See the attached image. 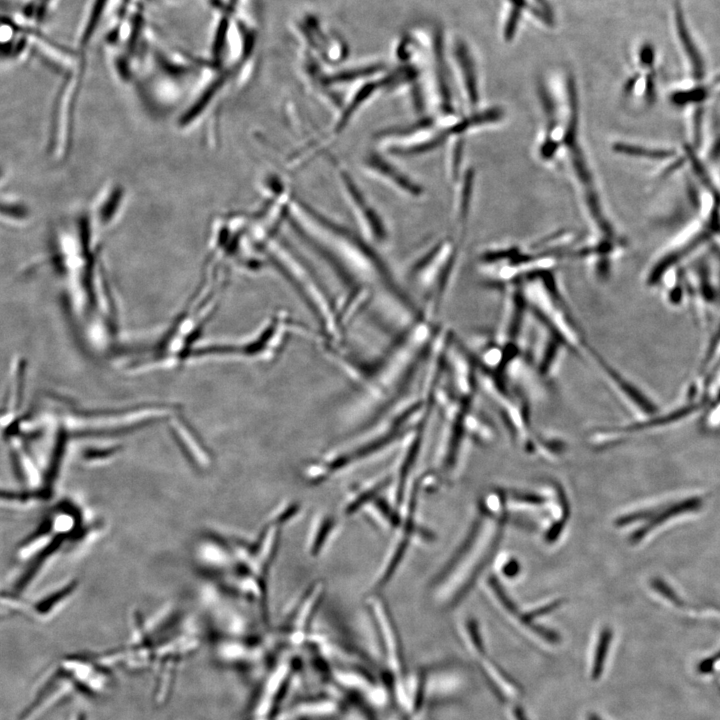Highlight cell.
Listing matches in <instances>:
<instances>
[{
  "label": "cell",
  "mask_w": 720,
  "mask_h": 720,
  "mask_svg": "<svg viewBox=\"0 0 720 720\" xmlns=\"http://www.w3.org/2000/svg\"><path fill=\"white\" fill-rule=\"evenodd\" d=\"M669 1V18L673 38L696 79L705 75V59L685 17L681 0Z\"/></svg>",
  "instance_id": "1"
},
{
  "label": "cell",
  "mask_w": 720,
  "mask_h": 720,
  "mask_svg": "<svg viewBox=\"0 0 720 720\" xmlns=\"http://www.w3.org/2000/svg\"><path fill=\"white\" fill-rule=\"evenodd\" d=\"M55 3L56 0H24L20 6L22 17L33 24L42 23Z\"/></svg>",
  "instance_id": "2"
},
{
  "label": "cell",
  "mask_w": 720,
  "mask_h": 720,
  "mask_svg": "<svg viewBox=\"0 0 720 720\" xmlns=\"http://www.w3.org/2000/svg\"><path fill=\"white\" fill-rule=\"evenodd\" d=\"M598 644L596 646L594 660H593V667L591 671V677L594 680H597L603 671L604 662L607 654V650L609 648L610 640H611V634L610 631L605 630L601 634V636L598 639Z\"/></svg>",
  "instance_id": "3"
},
{
  "label": "cell",
  "mask_w": 720,
  "mask_h": 720,
  "mask_svg": "<svg viewBox=\"0 0 720 720\" xmlns=\"http://www.w3.org/2000/svg\"><path fill=\"white\" fill-rule=\"evenodd\" d=\"M615 150H617L620 153L631 155V156H641V157H648V158H665L673 155V151L665 150V149H650L645 148L641 146L636 145H629V144H617L615 145Z\"/></svg>",
  "instance_id": "4"
},
{
  "label": "cell",
  "mask_w": 720,
  "mask_h": 720,
  "mask_svg": "<svg viewBox=\"0 0 720 720\" xmlns=\"http://www.w3.org/2000/svg\"><path fill=\"white\" fill-rule=\"evenodd\" d=\"M513 712L516 720H528L524 713V710L521 707H515Z\"/></svg>",
  "instance_id": "5"
}]
</instances>
